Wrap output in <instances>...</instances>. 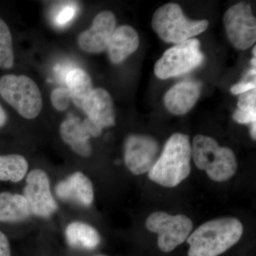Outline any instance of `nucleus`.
Listing matches in <instances>:
<instances>
[{
	"label": "nucleus",
	"instance_id": "obj_1",
	"mask_svg": "<svg viewBox=\"0 0 256 256\" xmlns=\"http://www.w3.org/2000/svg\"><path fill=\"white\" fill-rule=\"evenodd\" d=\"M244 226L238 218L222 217L202 224L188 237V256H220L242 238Z\"/></svg>",
	"mask_w": 256,
	"mask_h": 256
},
{
	"label": "nucleus",
	"instance_id": "obj_2",
	"mask_svg": "<svg viewBox=\"0 0 256 256\" xmlns=\"http://www.w3.org/2000/svg\"><path fill=\"white\" fill-rule=\"evenodd\" d=\"M191 160L190 138L182 133H174L166 141L162 152L148 172V178L164 188H175L190 174Z\"/></svg>",
	"mask_w": 256,
	"mask_h": 256
},
{
	"label": "nucleus",
	"instance_id": "obj_3",
	"mask_svg": "<svg viewBox=\"0 0 256 256\" xmlns=\"http://www.w3.org/2000/svg\"><path fill=\"white\" fill-rule=\"evenodd\" d=\"M192 158L198 169L206 172L210 180L218 182L232 178L238 166L232 150L220 146L215 139L203 134L194 138Z\"/></svg>",
	"mask_w": 256,
	"mask_h": 256
},
{
	"label": "nucleus",
	"instance_id": "obj_4",
	"mask_svg": "<svg viewBox=\"0 0 256 256\" xmlns=\"http://www.w3.org/2000/svg\"><path fill=\"white\" fill-rule=\"evenodd\" d=\"M152 26L163 41L178 44L203 33L208 28V22L205 20H188L180 5L170 3L156 10Z\"/></svg>",
	"mask_w": 256,
	"mask_h": 256
},
{
	"label": "nucleus",
	"instance_id": "obj_5",
	"mask_svg": "<svg viewBox=\"0 0 256 256\" xmlns=\"http://www.w3.org/2000/svg\"><path fill=\"white\" fill-rule=\"evenodd\" d=\"M0 96L24 118H36L42 109V94L26 76L8 74L0 78Z\"/></svg>",
	"mask_w": 256,
	"mask_h": 256
},
{
	"label": "nucleus",
	"instance_id": "obj_6",
	"mask_svg": "<svg viewBox=\"0 0 256 256\" xmlns=\"http://www.w3.org/2000/svg\"><path fill=\"white\" fill-rule=\"evenodd\" d=\"M196 38L178 44L164 52L154 66V74L160 79H168L188 74L201 66L204 56Z\"/></svg>",
	"mask_w": 256,
	"mask_h": 256
},
{
	"label": "nucleus",
	"instance_id": "obj_7",
	"mask_svg": "<svg viewBox=\"0 0 256 256\" xmlns=\"http://www.w3.org/2000/svg\"><path fill=\"white\" fill-rule=\"evenodd\" d=\"M146 226L150 232L158 234V247L164 252H172L182 245L193 228L192 220L186 216L171 215L164 212L151 214Z\"/></svg>",
	"mask_w": 256,
	"mask_h": 256
},
{
	"label": "nucleus",
	"instance_id": "obj_8",
	"mask_svg": "<svg viewBox=\"0 0 256 256\" xmlns=\"http://www.w3.org/2000/svg\"><path fill=\"white\" fill-rule=\"evenodd\" d=\"M229 41L236 48L246 50L256 40V21L250 4L240 2L229 8L224 16Z\"/></svg>",
	"mask_w": 256,
	"mask_h": 256
},
{
	"label": "nucleus",
	"instance_id": "obj_9",
	"mask_svg": "<svg viewBox=\"0 0 256 256\" xmlns=\"http://www.w3.org/2000/svg\"><path fill=\"white\" fill-rule=\"evenodd\" d=\"M22 195L28 202L32 214L46 218L58 210V205L52 195L50 180L42 169L32 170L26 178Z\"/></svg>",
	"mask_w": 256,
	"mask_h": 256
},
{
	"label": "nucleus",
	"instance_id": "obj_10",
	"mask_svg": "<svg viewBox=\"0 0 256 256\" xmlns=\"http://www.w3.org/2000/svg\"><path fill=\"white\" fill-rule=\"evenodd\" d=\"M160 146L154 138L144 134H131L124 142V160L132 174L149 172L159 156Z\"/></svg>",
	"mask_w": 256,
	"mask_h": 256
},
{
	"label": "nucleus",
	"instance_id": "obj_11",
	"mask_svg": "<svg viewBox=\"0 0 256 256\" xmlns=\"http://www.w3.org/2000/svg\"><path fill=\"white\" fill-rule=\"evenodd\" d=\"M116 28V18L114 13L101 12L96 15L90 28L79 34V46L87 53H101L107 50Z\"/></svg>",
	"mask_w": 256,
	"mask_h": 256
},
{
	"label": "nucleus",
	"instance_id": "obj_12",
	"mask_svg": "<svg viewBox=\"0 0 256 256\" xmlns=\"http://www.w3.org/2000/svg\"><path fill=\"white\" fill-rule=\"evenodd\" d=\"M55 191L60 200L76 202L84 206H90L94 201V185L82 172H76L60 182Z\"/></svg>",
	"mask_w": 256,
	"mask_h": 256
},
{
	"label": "nucleus",
	"instance_id": "obj_13",
	"mask_svg": "<svg viewBox=\"0 0 256 256\" xmlns=\"http://www.w3.org/2000/svg\"><path fill=\"white\" fill-rule=\"evenodd\" d=\"M201 82L184 80L172 87L164 96V104L171 114H188L195 106L201 94Z\"/></svg>",
	"mask_w": 256,
	"mask_h": 256
},
{
	"label": "nucleus",
	"instance_id": "obj_14",
	"mask_svg": "<svg viewBox=\"0 0 256 256\" xmlns=\"http://www.w3.org/2000/svg\"><path fill=\"white\" fill-rule=\"evenodd\" d=\"M82 110L88 118L102 129L116 124V118L112 98L105 89H94L86 101Z\"/></svg>",
	"mask_w": 256,
	"mask_h": 256
},
{
	"label": "nucleus",
	"instance_id": "obj_15",
	"mask_svg": "<svg viewBox=\"0 0 256 256\" xmlns=\"http://www.w3.org/2000/svg\"><path fill=\"white\" fill-rule=\"evenodd\" d=\"M140 45L137 32L128 25L116 28L107 47L109 58L114 64L122 63L138 50Z\"/></svg>",
	"mask_w": 256,
	"mask_h": 256
},
{
	"label": "nucleus",
	"instance_id": "obj_16",
	"mask_svg": "<svg viewBox=\"0 0 256 256\" xmlns=\"http://www.w3.org/2000/svg\"><path fill=\"white\" fill-rule=\"evenodd\" d=\"M60 134L64 142L79 156L87 158L92 154L90 136L77 118L72 116L66 119L60 124Z\"/></svg>",
	"mask_w": 256,
	"mask_h": 256
},
{
	"label": "nucleus",
	"instance_id": "obj_17",
	"mask_svg": "<svg viewBox=\"0 0 256 256\" xmlns=\"http://www.w3.org/2000/svg\"><path fill=\"white\" fill-rule=\"evenodd\" d=\"M31 215L28 202L22 194L0 192V224L20 223Z\"/></svg>",
	"mask_w": 256,
	"mask_h": 256
},
{
	"label": "nucleus",
	"instance_id": "obj_18",
	"mask_svg": "<svg viewBox=\"0 0 256 256\" xmlns=\"http://www.w3.org/2000/svg\"><path fill=\"white\" fill-rule=\"evenodd\" d=\"M65 236L70 246L75 248L92 250L100 244V236L92 226L80 222L69 224L65 230Z\"/></svg>",
	"mask_w": 256,
	"mask_h": 256
},
{
	"label": "nucleus",
	"instance_id": "obj_19",
	"mask_svg": "<svg viewBox=\"0 0 256 256\" xmlns=\"http://www.w3.org/2000/svg\"><path fill=\"white\" fill-rule=\"evenodd\" d=\"M65 82L70 99L77 107L82 109L94 90L90 76L82 68H74L66 76Z\"/></svg>",
	"mask_w": 256,
	"mask_h": 256
},
{
	"label": "nucleus",
	"instance_id": "obj_20",
	"mask_svg": "<svg viewBox=\"0 0 256 256\" xmlns=\"http://www.w3.org/2000/svg\"><path fill=\"white\" fill-rule=\"evenodd\" d=\"M28 163L21 154H0V182L18 183L28 175Z\"/></svg>",
	"mask_w": 256,
	"mask_h": 256
},
{
	"label": "nucleus",
	"instance_id": "obj_21",
	"mask_svg": "<svg viewBox=\"0 0 256 256\" xmlns=\"http://www.w3.org/2000/svg\"><path fill=\"white\" fill-rule=\"evenodd\" d=\"M12 36L9 26L0 18V68L10 69L14 66Z\"/></svg>",
	"mask_w": 256,
	"mask_h": 256
},
{
	"label": "nucleus",
	"instance_id": "obj_22",
	"mask_svg": "<svg viewBox=\"0 0 256 256\" xmlns=\"http://www.w3.org/2000/svg\"><path fill=\"white\" fill-rule=\"evenodd\" d=\"M70 97L68 89L66 88H56L52 90L50 100L52 105L58 111H64L68 108Z\"/></svg>",
	"mask_w": 256,
	"mask_h": 256
},
{
	"label": "nucleus",
	"instance_id": "obj_23",
	"mask_svg": "<svg viewBox=\"0 0 256 256\" xmlns=\"http://www.w3.org/2000/svg\"><path fill=\"white\" fill-rule=\"evenodd\" d=\"M77 8L74 2L67 3L62 9L58 10L54 18V22L57 26H64L68 24L75 18Z\"/></svg>",
	"mask_w": 256,
	"mask_h": 256
},
{
	"label": "nucleus",
	"instance_id": "obj_24",
	"mask_svg": "<svg viewBox=\"0 0 256 256\" xmlns=\"http://www.w3.org/2000/svg\"><path fill=\"white\" fill-rule=\"evenodd\" d=\"M238 109L244 110L256 109V89L239 96Z\"/></svg>",
	"mask_w": 256,
	"mask_h": 256
},
{
	"label": "nucleus",
	"instance_id": "obj_25",
	"mask_svg": "<svg viewBox=\"0 0 256 256\" xmlns=\"http://www.w3.org/2000/svg\"><path fill=\"white\" fill-rule=\"evenodd\" d=\"M233 118L239 124H252L256 122V109L244 110L237 108L234 112Z\"/></svg>",
	"mask_w": 256,
	"mask_h": 256
},
{
	"label": "nucleus",
	"instance_id": "obj_26",
	"mask_svg": "<svg viewBox=\"0 0 256 256\" xmlns=\"http://www.w3.org/2000/svg\"><path fill=\"white\" fill-rule=\"evenodd\" d=\"M254 89H256V80H244L230 88V92L234 95H242Z\"/></svg>",
	"mask_w": 256,
	"mask_h": 256
},
{
	"label": "nucleus",
	"instance_id": "obj_27",
	"mask_svg": "<svg viewBox=\"0 0 256 256\" xmlns=\"http://www.w3.org/2000/svg\"><path fill=\"white\" fill-rule=\"evenodd\" d=\"M82 124H84V128L86 130L88 133L90 137H98L102 133V128H100V126H98L95 122H92L90 119L86 118L82 121Z\"/></svg>",
	"mask_w": 256,
	"mask_h": 256
},
{
	"label": "nucleus",
	"instance_id": "obj_28",
	"mask_svg": "<svg viewBox=\"0 0 256 256\" xmlns=\"http://www.w3.org/2000/svg\"><path fill=\"white\" fill-rule=\"evenodd\" d=\"M0 256H12L9 238L1 230H0Z\"/></svg>",
	"mask_w": 256,
	"mask_h": 256
},
{
	"label": "nucleus",
	"instance_id": "obj_29",
	"mask_svg": "<svg viewBox=\"0 0 256 256\" xmlns=\"http://www.w3.org/2000/svg\"><path fill=\"white\" fill-rule=\"evenodd\" d=\"M8 120V114L6 111L3 108L2 106L0 105V128L4 127Z\"/></svg>",
	"mask_w": 256,
	"mask_h": 256
},
{
	"label": "nucleus",
	"instance_id": "obj_30",
	"mask_svg": "<svg viewBox=\"0 0 256 256\" xmlns=\"http://www.w3.org/2000/svg\"><path fill=\"white\" fill-rule=\"evenodd\" d=\"M256 122H252V124H250V136H252V140H256Z\"/></svg>",
	"mask_w": 256,
	"mask_h": 256
},
{
	"label": "nucleus",
	"instance_id": "obj_31",
	"mask_svg": "<svg viewBox=\"0 0 256 256\" xmlns=\"http://www.w3.org/2000/svg\"><path fill=\"white\" fill-rule=\"evenodd\" d=\"M104 256V255H99V256Z\"/></svg>",
	"mask_w": 256,
	"mask_h": 256
}]
</instances>
